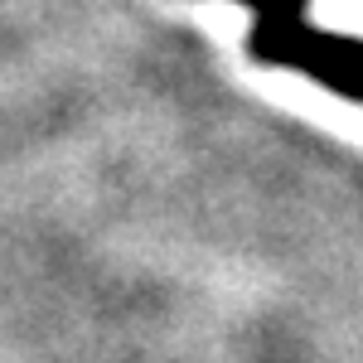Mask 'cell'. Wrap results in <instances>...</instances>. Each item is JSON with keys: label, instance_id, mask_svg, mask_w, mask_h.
<instances>
[{"label": "cell", "instance_id": "cell-1", "mask_svg": "<svg viewBox=\"0 0 363 363\" xmlns=\"http://www.w3.org/2000/svg\"><path fill=\"white\" fill-rule=\"evenodd\" d=\"M252 15L247 54L267 68H291L363 107V39L310 25V0H233Z\"/></svg>", "mask_w": 363, "mask_h": 363}]
</instances>
